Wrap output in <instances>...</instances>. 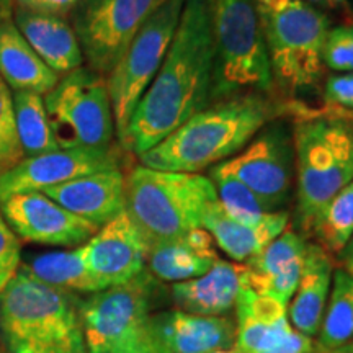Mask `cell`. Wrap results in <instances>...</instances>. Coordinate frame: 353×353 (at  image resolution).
<instances>
[{"label":"cell","instance_id":"obj_11","mask_svg":"<svg viewBox=\"0 0 353 353\" xmlns=\"http://www.w3.org/2000/svg\"><path fill=\"white\" fill-rule=\"evenodd\" d=\"M167 0H81L69 21L83 63L107 77L145 20Z\"/></svg>","mask_w":353,"mask_h":353},{"label":"cell","instance_id":"obj_18","mask_svg":"<svg viewBox=\"0 0 353 353\" xmlns=\"http://www.w3.org/2000/svg\"><path fill=\"white\" fill-rule=\"evenodd\" d=\"M247 288L244 263L218 260L205 275L172 283L170 298L179 311L198 316H229Z\"/></svg>","mask_w":353,"mask_h":353},{"label":"cell","instance_id":"obj_32","mask_svg":"<svg viewBox=\"0 0 353 353\" xmlns=\"http://www.w3.org/2000/svg\"><path fill=\"white\" fill-rule=\"evenodd\" d=\"M322 63L335 72H353V25L329 30L322 50Z\"/></svg>","mask_w":353,"mask_h":353},{"label":"cell","instance_id":"obj_4","mask_svg":"<svg viewBox=\"0 0 353 353\" xmlns=\"http://www.w3.org/2000/svg\"><path fill=\"white\" fill-rule=\"evenodd\" d=\"M74 293L23 270L0 294V341L7 353H88Z\"/></svg>","mask_w":353,"mask_h":353},{"label":"cell","instance_id":"obj_24","mask_svg":"<svg viewBox=\"0 0 353 353\" xmlns=\"http://www.w3.org/2000/svg\"><path fill=\"white\" fill-rule=\"evenodd\" d=\"M0 77L12 92L46 95L61 76L39 59L13 20L0 25Z\"/></svg>","mask_w":353,"mask_h":353},{"label":"cell","instance_id":"obj_40","mask_svg":"<svg viewBox=\"0 0 353 353\" xmlns=\"http://www.w3.org/2000/svg\"><path fill=\"white\" fill-rule=\"evenodd\" d=\"M332 353H353V341L350 343H347V345H343L339 348V350H335Z\"/></svg>","mask_w":353,"mask_h":353},{"label":"cell","instance_id":"obj_6","mask_svg":"<svg viewBox=\"0 0 353 353\" xmlns=\"http://www.w3.org/2000/svg\"><path fill=\"white\" fill-rule=\"evenodd\" d=\"M275 88L298 95L324 77L322 50L330 30L327 13L304 0H255Z\"/></svg>","mask_w":353,"mask_h":353},{"label":"cell","instance_id":"obj_12","mask_svg":"<svg viewBox=\"0 0 353 353\" xmlns=\"http://www.w3.org/2000/svg\"><path fill=\"white\" fill-rule=\"evenodd\" d=\"M216 167L247 185L268 211L285 210L294 182L293 130L273 120L239 154Z\"/></svg>","mask_w":353,"mask_h":353},{"label":"cell","instance_id":"obj_43","mask_svg":"<svg viewBox=\"0 0 353 353\" xmlns=\"http://www.w3.org/2000/svg\"><path fill=\"white\" fill-rule=\"evenodd\" d=\"M154 353H157V352H154Z\"/></svg>","mask_w":353,"mask_h":353},{"label":"cell","instance_id":"obj_38","mask_svg":"<svg viewBox=\"0 0 353 353\" xmlns=\"http://www.w3.org/2000/svg\"><path fill=\"white\" fill-rule=\"evenodd\" d=\"M339 262H341V268L348 272H353V236L352 239L348 241V244L345 245V249L342 250L341 254L337 255Z\"/></svg>","mask_w":353,"mask_h":353},{"label":"cell","instance_id":"obj_21","mask_svg":"<svg viewBox=\"0 0 353 353\" xmlns=\"http://www.w3.org/2000/svg\"><path fill=\"white\" fill-rule=\"evenodd\" d=\"M288 224L290 213L286 210L272 211L257 224H241L224 213L218 200L203 218V228L211 234L214 244L237 263H245L262 252L288 228Z\"/></svg>","mask_w":353,"mask_h":353},{"label":"cell","instance_id":"obj_27","mask_svg":"<svg viewBox=\"0 0 353 353\" xmlns=\"http://www.w3.org/2000/svg\"><path fill=\"white\" fill-rule=\"evenodd\" d=\"M15 128L23 157H34L59 149L52 134L43 95L12 92Z\"/></svg>","mask_w":353,"mask_h":353},{"label":"cell","instance_id":"obj_35","mask_svg":"<svg viewBox=\"0 0 353 353\" xmlns=\"http://www.w3.org/2000/svg\"><path fill=\"white\" fill-rule=\"evenodd\" d=\"M13 3H15V8L26 12L69 19L81 0H13Z\"/></svg>","mask_w":353,"mask_h":353},{"label":"cell","instance_id":"obj_41","mask_svg":"<svg viewBox=\"0 0 353 353\" xmlns=\"http://www.w3.org/2000/svg\"><path fill=\"white\" fill-rule=\"evenodd\" d=\"M213 353H237L234 348H229V350H218V352H213Z\"/></svg>","mask_w":353,"mask_h":353},{"label":"cell","instance_id":"obj_42","mask_svg":"<svg viewBox=\"0 0 353 353\" xmlns=\"http://www.w3.org/2000/svg\"><path fill=\"white\" fill-rule=\"evenodd\" d=\"M0 353H7L6 348H3V345H2V341H0Z\"/></svg>","mask_w":353,"mask_h":353},{"label":"cell","instance_id":"obj_29","mask_svg":"<svg viewBox=\"0 0 353 353\" xmlns=\"http://www.w3.org/2000/svg\"><path fill=\"white\" fill-rule=\"evenodd\" d=\"M312 237L330 255H339L353 236V180L322 208Z\"/></svg>","mask_w":353,"mask_h":353},{"label":"cell","instance_id":"obj_20","mask_svg":"<svg viewBox=\"0 0 353 353\" xmlns=\"http://www.w3.org/2000/svg\"><path fill=\"white\" fill-rule=\"evenodd\" d=\"M12 20L39 59L57 76L83 65L81 44L69 19L15 8Z\"/></svg>","mask_w":353,"mask_h":353},{"label":"cell","instance_id":"obj_17","mask_svg":"<svg viewBox=\"0 0 353 353\" xmlns=\"http://www.w3.org/2000/svg\"><path fill=\"white\" fill-rule=\"evenodd\" d=\"M43 193L100 229L126 210V174L121 169L95 172Z\"/></svg>","mask_w":353,"mask_h":353},{"label":"cell","instance_id":"obj_9","mask_svg":"<svg viewBox=\"0 0 353 353\" xmlns=\"http://www.w3.org/2000/svg\"><path fill=\"white\" fill-rule=\"evenodd\" d=\"M43 99L59 149H108L114 145L117 128L105 76L82 65L61 76Z\"/></svg>","mask_w":353,"mask_h":353},{"label":"cell","instance_id":"obj_30","mask_svg":"<svg viewBox=\"0 0 353 353\" xmlns=\"http://www.w3.org/2000/svg\"><path fill=\"white\" fill-rule=\"evenodd\" d=\"M210 179L216 188L219 206L231 219L241 224H257L272 213L247 185L221 172L216 165L210 172Z\"/></svg>","mask_w":353,"mask_h":353},{"label":"cell","instance_id":"obj_10","mask_svg":"<svg viewBox=\"0 0 353 353\" xmlns=\"http://www.w3.org/2000/svg\"><path fill=\"white\" fill-rule=\"evenodd\" d=\"M183 3L185 0H167L162 3L141 26L125 54L107 76L118 141L125 134L141 97L164 63L179 26Z\"/></svg>","mask_w":353,"mask_h":353},{"label":"cell","instance_id":"obj_23","mask_svg":"<svg viewBox=\"0 0 353 353\" xmlns=\"http://www.w3.org/2000/svg\"><path fill=\"white\" fill-rule=\"evenodd\" d=\"M237 353H262L278 343L290 332L288 307L275 299L260 296L247 286L237 299L236 309Z\"/></svg>","mask_w":353,"mask_h":353},{"label":"cell","instance_id":"obj_22","mask_svg":"<svg viewBox=\"0 0 353 353\" xmlns=\"http://www.w3.org/2000/svg\"><path fill=\"white\" fill-rule=\"evenodd\" d=\"M334 262L319 244L309 242L298 288L288 304L291 327L309 337L319 334L332 288Z\"/></svg>","mask_w":353,"mask_h":353},{"label":"cell","instance_id":"obj_33","mask_svg":"<svg viewBox=\"0 0 353 353\" xmlns=\"http://www.w3.org/2000/svg\"><path fill=\"white\" fill-rule=\"evenodd\" d=\"M21 263L20 239L0 214V294L15 278Z\"/></svg>","mask_w":353,"mask_h":353},{"label":"cell","instance_id":"obj_7","mask_svg":"<svg viewBox=\"0 0 353 353\" xmlns=\"http://www.w3.org/2000/svg\"><path fill=\"white\" fill-rule=\"evenodd\" d=\"M213 37V101L275 90L255 0H208Z\"/></svg>","mask_w":353,"mask_h":353},{"label":"cell","instance_id":"obj_2","mask_svg":"<svg viewBox=\"0 0 353 353\" xmlns=\"http://www.w3.org/2000/svg\"><path fill=\"white\" fill-rule=\"evenodd\" d=\"M280 114L273 99L259 92L211 101L138 157L149 169L200 174L239 154Z\"/></svg>","mask_w":353,"mask_h":353},{"label":"cell","instance_id":"obj_26","mask_svg":"<svg viewBox=\"0 0 353 353\" xmlns=\"http://www.w3.org/2000/svg\"><path fill=\"white\" fill-rule=\"evenodd\" d=\"M353 341V272L337 268L329 303L317 334L319 353H332Z\"/></svg>","mask_w":353,"mask_h":353},{"label":"cell","instance_id":"obj_36","mask_svg":"<svg viewBox=\"0 0 353 353\" xmlns=\"http://www.w3.org/2000/svg\"><path fill=\"white\" fill-rule=\"evenodd\" d=\"M262 353H319V350H317L314 337L291 329L280 342Z\"/></svg>","mask_w":353,"mask_h":353},{"label":"cell","instance_id":"obj_28","mask_svg":"<svg viewBox=\"0 0 353 353\" xmlns=\"http://www.w3.org/2000/svg\"><path fill=\"white\" fill-rule=\"evenodd\" d=\"M309 242L294 229L286 228L275 241H272L262 252L247 260V281L265 280L291 268L303 267L306 260Z\"/></svg>","mask_w":353,"mask_h":353},{"label":"cell","instance_id":"obj_14","mask_svg":"<svg viewBox=\"0 0 353 353\" xmlns=\"http://www.w3.org/2000/svg\"><path fill=\"white\" fill-rule=\"evenodd\" d=\"M0 214L20 241L33 244L79 247L99 231L43 192L10 196L0 205Z\"/></svg>","mask_w":353,"mask_h":353},{"label":"cell","instance_id":"obj_1","mask_svg":"<svg viewBox=\"0 0 353 353\" xmlns=\"http://www.w3.org/2000/svg\"><path fill=\"white\" fill-rule=\"evenodd\" d=\"M213 101V37L208 0H185L175 37L151 85L118 141L125 152H148Z\"/></svg>","mask_w":353,"mask_h":353},{"label":"cell","instance_id":"obj_15","mask_svg":"<svg viewBox=\"0 0 353 353\" xmlns=\"http://www.w3.org/2000/svg\"><path fill=\"white\" fill-rule=\"evenodd\" d=\"M81 247L87 268L103 290L128 283L145 270L148 244L126 210Z\"/></svg>","mask_w":353,"mask_h":353},{"label":"cell","instance_id":"obj_3","mask_svg":"<svg viewBox=\"0 0 353 353\" xmlns=\"http://www.w3.org/2000/svg\"><path fill=\"white\" fill-rule=\"evenodd\" d=\"M293 112L294 231L309 237L322 208L353 180V125L329 110L325 114L306 113L299 105Z\"/></svg>","mask_w":353,"mask_h":353},{"label":"cell","instance_id":"obj_5","mask_svg":"<svg viewBox=\"0 0 353 353\" xmlns=\"http://www.w3.org/2000/svg\"><path fill=\"white\" fill-rule=\"evenodd\" d=\"M218 200L211 179L136 165L126 174V213L148 247L203 228Z\"/></svg>","mask_w":353,"mask_h":353},{"label":"cell","instance_id":"obj_31","mask_svg":"<svg viewBox=\"0 0 353 353\" xmlns=\"http://www.w3.org/2000/svg\"><path fill=\"white\" fill-rule=\"evenodd\" d=\"M23 159L15 128L12 90L0 77V172H6Z\"/></svg>","mask_w":353,"mask_h":353},{"label":"cell","instance_id":"obj_34","mask_svg":"<svg viewBox=\"0 0 353 353\" xmlns=\"http://www.w3.org/2000/svg\"><path fill=\"white\" fill-rule=\"evenodd\" d=\"M322 97L330 113H353V72L335 74L325 79Z\"/></svg>","mask_w":353,"mask_h":353},{"label":"cell","instance_id":"obj_16","mask_svg":"<svg viewBox=\"0 0 353 353\" xmlns=\"http://www.w3.org/2000/svg\"><path fill=\"white\" fill-rule=\"evenodd\" d=\"M149 334L157 353H213L234 347L236 321L172 309L151 314Z\"/></svg>","mask_w":353,"mask_h":353},{"label":"cell","instance_id":"obj_13","mask_svg":"<svg viewBox=\"0 0 353 353\" xmlns=\"http://www.w3.org/2000/svg\"><path fill=\"white\" fill-rule=\"evenodd\" d=\"M123 149H57L34 157H23L17 165L0 172V205L13 195L44 192L95 172L121 169Z\"/></svg>","mask_w":353,"mask_h":353},{"label":"cell","instance_id":"obj_8","mask_svg":"<svg viewBox=\"0 0 353 353\" xmlns=\"http://www.w3.org/2000/svg\"><path fill=\"white\" fill-rule=\"evenodd\" d=\"M156 278L148 270L79 304L88 353H154L149 319Z\"/></svg>","mask_w":353,"mask_h":353},{"label":"cell","instance_id":"obj_19","mask_svg":"<svg viewBox=\"0 0 353 353\" xmlns=\"http://www.w3.org/2000/svg\"><path fill=\"white\" fill-rule=\"evenodd\" d=\"M214 241L205 228L193 229L174 239L148 247L145 270L167 283L193 280L205 275L218 262Z\"/></svg>","mask_w":353,"mask_h":353},{"label":"cell","instance_id":"obj_37","mask_svg":"<svg viewBox=\"0 0 353 353\" xmlns=\"http://www.w3.org/2000/svg\"><path fill=\"white\" fill-rule=\"evenodd\" d=\"M304 2L311 3L312 7L319 8V10H322L324 13L337 12V13H342V15H348V17L353 15L352 6L348 0H304Z\"/></svg>","mask_w":353,"mask_h":353},{"label":"cell","instance_id":"obj_25","mask_svg":"<svg viewBox=\"0 0 353 353\" xmlns=\"http://www.w3.org/2000/svg\"><path fill=\"white\" fill-rule=\"evenodd\" d=\"M20 270L28 273L34 280L41 281L68 293H97L103 290L97 278L92 275L83 260L82 247L70 250L38 254L20 263Z\"/></svg>","mask_w":353,"mask_h":353},{"label":"cell","instance_id":"obj_39","mask_svg":"<svg viewBox=\"0 0 353 353\" xmlns=\"http://www.w3.org/2000/svg\"><path fill=\"white\" fill-rule=\"evenodd\" d=\"M13 12H15L13 0H0V25L10 21L13 19Z\"/></svg>","mask_w":353,"mask_h":353}]
</instances>
